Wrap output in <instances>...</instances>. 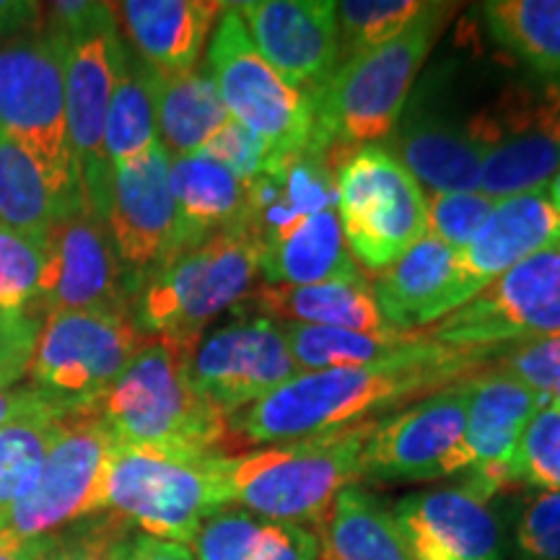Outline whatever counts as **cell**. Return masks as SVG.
I'll use <instances>...</instances> for the list:
<instances>
[{"instance_id": "7402d4cb", "label": "cell", "mask_w": 560, "mask_h": 560, "mask_svg": "<svg viewBox=\"0 0 560 560\" xmlns=\"http://www.w3.org/2000/svg\"><path fill=\"white\" fill-rule=\"evenodd\" d=\"M472 486L412 493L395 516L416 560H501V527Z\"/></svg>"}, {"instance_id": "4316f807", "label": "cell", "mask_w": 560, "mask_h": 560, "mask_svg": "<svg viewBox=\"0 0 560 560\" xmlns=\"http://www.w3.org/2000/svg\"><path fill=\"white\" fill-rule=\"evenodd\" d=\"M408 170L418 185L433 192H480L482 161L465 125L439 120V117L408 115L400 128L387 136L384 145Z\"/></svg>"}, {"instance_id": "8d00e7d4", "label": "cell", "mask_w": 560, "mask_h": 560, "mask_svg": "<svg viewBox=\"0 0 560 560\" xmlns=\"http://www.w3.org/2000/svg\"><path fill=\"white\" fill-rule=\"evenodd\" d=\"M42 276H45V244L0 229V310L34 314Z\"/></svg>"}, {"instance_id": "7a4b0ae2", "label": "cell", "mask_w": 560, "mask_h": 560, "mask_svg": "<svg viewBox=\"0 0 560 560\" xmlns=\"http://www.w3.org/2000/svg\"><path fill=\"white\" fill-rule=\"evenodd\" d=\"M454 11V3H425L395 39L342 62L312 104L314 130L306 156L325 161L338 174L353 153L387 140Z\"/></svg>"}, {"instance_id": "cb8c5ba5", "label": "cell", "mask_w": 560, "mask_h": 560, "mask_svg": "<svg viewBox=\"0 0 560 560\" xmlns=\"http://www.w3.org/2000/svg\"><path fill=\"white\" fill-rule=\"evenodd\" d=\"M140 60L159 73H185L198 62L223 3L210 0H128L112 3Z\"/></svg>"}, {"instance_id": "52a82bcc", "label": "cell", "mask_w": 560, "mask_h": 560, "mask_svg": "<svg viewBox=\"0 0 560 560\" xmlns=\"http://www.w3.org/2000/svg\"><path fill=\"white\" fill-rule=\"evenodd\" d=\"M0 132L37 161L62 213L86 202L68 132L66 70L55 34L0 45Z\"/></svg>"}, {"instance_id": "c3c4849f", "label": "cell", "mask_w": 560, "mask_h": 560, "mask_svg": "<svg viewBox=\"0 0 560 560\" xmlns=\"http://www.w3.org/2000/svg\"><path fill=\"white\" fill-rule=\"evenodd\" d=\"M42 21V5L26 0H0V39L37 30Z\"/></svg>"}, {"instance_id": "1f68e13d", "label": "cell", "mask_w": 560, "mask_h": 560, "mask_svg": "<svg viewBox=\"0 0 560 560\" xmlns=\"http://www.w3.org/2000/svg\"><path fill=\"white\" fill-rule=\"evenodd\" d=\"M301 374L304 371L369 366L408 353L420 342L418 332H353L335 327L280 325Z\"/></svg>"}, {"instance_id": "5bb4252c", "label": "cell", "mask_w": 560, "mask_h": 560, "mask_svg": "<svg viewBox=\"0 0 560 560\" xmlns=\"http://www.w3.org/2000/svg\"><path fill=\"white\" fill-rule=\"evenodd\" d=\"M560 332V240L514 265L459 310L418 330L457 348L506 350Z\"/></svg>"}, {"instance_id": "681fc988", "label": "cell", "mask_w": 560, "mask_h": 560, "mask_svg": "<svg viewBox=\"0 0 560 560\" xmlns=\"http://www.w3.org/2000/svg\"><path fill=\"white\" fill-rule=\"evenodd\" d=\"M52 548V535L19 537L0 529V560H47Z\"/></svg>"}, {"instance_id": "d4e9b609", "label": "cell", "mask_w": 560, "mask_h": 560, "mask_svg": "<svg viewBox=\"0 0 560 560\" xmlns=\"http://www.w3.org/2000/svg\"><path fill=\"white\" fill-rule=\"evenodd\" d=\"M247 301L276 325L335 327L353 332H387L392 327L363 276L312 285L257 283Z\"/></svg>"}, {"instance_id": "bcb514c9", "label": "cell", "mask_w": 560, "mask_h": 560, "mask_svg": "<svg viewBox=\"0 0 560 560\" xmlns=\"http://www.w3.org/2000/svg\"><path fill=\"white\" fill-rule=\"evenodd\" d=\"M319 537L301 524L262 522L252 560H317Z\"/></svg>"}, {"instance_id": "f907efd6", "label": "cell", "mask_w": 560, "mask_h": 560, "mask_svg": "<svg viewBox=\"0 0 560 560\" xmlns=\"http://www.w3.org/2000/svg\"><path fill=\"white\" fill-rule=\"evenodd\" d=\"M128 560H195V556L192 550H187V545L138 535L136 540H130Z\"/></svg>"}, {"instance_id": "7bdbcfd3", "label": "cell", "mask_w": 560, "mask_h": 560, "mask_svg": "<svg viewBox=\"0 0 560 560\" xmlns=\"http://www.w3.org/2000/svg\"><path fill=\"white\" fill-rule=\"evenodd\" d=\"M516 542L527 560H560V490H537L524 506Z\"/></svg>"}, {"instance_id": "5b68a950", "label": "cell", "mask_w": 560, "mask_h": 560, "mask_svg": "<svg viewBox=\"0 0 560 560\" xmlns=\"http://www.w3.org/2000/svg\"><path fill=\"white\" fill-rule=\"evenodd\" d=\"M262 242L249 223L210 234L153 270L132 296L145 338L198 342L208 322L247 301L260 276Z\"/></svg>"}, {"instance_id": "d6986e66", "label": "cell", "mask_w": 560, "mask_h": 560, "mask_svg": "<svg viewBox=\"0 0 560 560\" xmlns=\"http://www.w3.org/2000/svg\"><path fill=\"white\" fill-rule=\"evenodd\" d=\"M231 5L257 52L314 104L340 68L332 0H247Z\"/></svg>"}, {"instance_id": "e575fe53", "label": "cell", "mask_w": 560, "mask_h": 560, "mask_svg": "<svg viewBox=\"0 0 560 560\" xmlns=\"http://www.w3.org/2000/svg\"><path fill=\"white\" fill-rule=\"evenodd\" d=\"M420 0H342L335 3L340 66L395 39L423 11Z\"/></svg>"}, {"instance_id": "8fae6325", "label": "cell", "mask_w": 560, "mask_h": 560, "mask_svg": "<svg viewBox=\"0 0 560 560\" xmlns=\"http://www.w3.org/2000/svg\"><path fill=\"white\" fill-rule=\"evenodd\" d=\"M145 342L132 312H50L39 327L30 387L66 412L94 408Z\"/></svg>"}, {"instance_id": "83f0119b", "label": "cell", "mask_w": 560, "mask_h": 560, "mask_svg": "<svg viewBox=\"0 0 560 560\" xmlns=\"http://www.w3.org/2000/svg\"><path fill=\"white\" fill-rule=\"evenodd\" d=\"M172 195L179 221V252L210 234L247 223L252 185L206 156H172Z\"/></svg>"}, {"instance_id": "ac0fdd59", "label": "cell", "mask_w": 560, "mask_h": 560, "mask_svg": "<svg viewBox=\"0 0 560 560\" xmlns=\"http://www.w3.org/2000/svg\"><path fill=\"white\" fill-rule=\"evenodd\" d=\"M470 380L433 392L395 416L376 420L363 446V478L436 480L452 475V459L467 425Z\"/></svg>"}, {"instance_id": "7dc6e473", "label": "cell", "mask_w": 560, "mask_h": 560, "mask_svg": "<svg viewBox=\"0 0 560 560\" xmlns=\"http://www.w3.org/2000/svg\"><path fill=\"white\" fill-rule=\"evenodd\" d=\"M60 416H66V410L37 389H0V429L13 423H42Z\"/></svg>"}, {"instance_id": "60d3db41", "label": "cell", "mask_w": 560, "mask_h": 560, "mask_svg": "<svg viewBox=\"0 0 560 560\" xmlns=\"http://www.w3.org/2000/svg\"><path fill=\"white\" fill-rule=\"evenodd\" d=\"M195 156H206L215 164L226 166V170L240 177L242 182H255L268 174H276L283 170L285 164H278L268 145L260 138L252 136V132L236 120H229L213 132V138L208 140Z\"/></svg>"}, {"instance_id": "4fadbf2b", "label": "cell", "mask_w": 560, "mask_h": 560, "mask_svg": "<svg viewBox=\"0 0 560 560\" xmlns=\"http://www.w3.org/2000/svg\"><path fill=\"white\" fill-rule=\"evenodd\" d=\"M117 441L100 408L70 410L58 418L37 486L0 511V529L19 537H45L107 511V478Z\"/></svg>"}, {"instance_id": "30bf717a", "label": "cell", "mask_w": 560, "mask_h": 560, "mask_svg": "<svg viewBox=\"0 0 560 560\" xmlns=\"http://www.w3.org/2000/svg\"><path fill=\"white\" fill-rule=\"evenodd\" d=\"M338 215L348 252L382 272L425 236L429 195L384 145H366L335 174Z\"/></svg>"}, {"instance_id": "3957f363", "label": "cell", "mask_w": 560, "mask_h": 560, "mask_svg": "<svg viewBox=\"0 0 560 560\" xmlns=\"http://www.w3.org/2000/svg\"><path fill=\"white\" fill-rule=\"evenodd\" d=\"M198 342L149 338L102 397L104 423L120 446L179 457H223L229 418L206 400L190 374Z\"/></svg>"}, {"instance_id": "ab89813d", "label": "cell", "mask_w": 560, "mask_h": 560, "mask_svg": "<svg viewBox=\"0 0 560 560\" xmlns=\"http://www.w3.org/2000/svg\"><path fill=\"white\" fill-rule=\"evenodd\" d=\"M262 522L247 511L223 506L210 514L192 537L195 560H252Z\"/></svg>"}, {"instance_id": "484cf974", "label": "cell", "mask_w": 560, "mask_h": 560, "mask_svg": "<svg viewBox=\"0 0 560 560\" xmlns=\"http://www.w3.org/2000/svg\"><path fill=\"white\" fill-rule=\"evenodd\" d=\"M454 255L457 249L433 236H423L400 260L376 272L371 291L392 330L418 332L446 317Z\"/></svg>"}, {"instance_id": "836d02e7", "label": "cell", "mask_w": 560, "mask_h": 560, "mask_svg": "<svg viewBox=\"0 0 560 560\" xmlns=\"http://www.w3.org/2000/svg\"><path fill=\"white\" fill-rule=\"evenodd\" d=\"M156 143L159 122L151 68L140 58L128 55L109 102L107 125H104V153L112 170H117Z\"/></svg>"}, {"instance_id": "d6a6232c", "label": "cell", "mask_w": 560, "mask_h": 560, "mask_svg": "<svg viewBox=\"0 0 560 560\" xmlns=\"http://www.w3.org/2000/svg\"><path fill=\"white\" fill-rule=\"evenodd\" d=\"M58 215L62 208L37 161L0 132V229L45 244Z\"/></svg>"}, {"instance_id": "7c38bea8", "label": "cell", "mask_w": 560, "mask_h": 560, "mask_svg": "<svg viewBox=\"0 0 560 560\" xmlns=\"http://www.w3.org/2000/svg\"><path fill=\"white\" fill-rule=\"evenodd\" d=\"M208 68L231 120L260 138L278 164L304 156L314 130L312 102L257 52L231 3H223L213 30Z\"/></svg>"}, {"instance_id": "44dd1931", "label": "cell", "mask_w": 560, "mask_h": 560, "mask_svg": "<svg viewBox=\"0 0 560 560\" xmlns=\"http://www.w3.org/2000/svg\"><path fill=\"white\" fill-rule=\"evenodd\" d=\"M558 240L560 213L552 208L545 187L499 200L478 234L454 255L446 314L459 310L503 272Z\"/></svg>"}, {"instance_id": "277c9868", "label": "cell", "mask_w": 560, "mask_h": 560, "mask_svg": "<svg viewBox=\"0 0 560 560\" xmlns=\"http://www.w3.org/2000/svg\"><path fill=\"white\" fill-rule=\"evenodd\" d=\"M42 19H47L45 32L55 34L62 47L68 132L79 161L83 198L107 221L115 170L104 153V125L130 52L122 45L112 3L62 0L42 5Z\"/></svg>"}, {"instance_id": "603a6c76", "label": "cell", "mask_w": 560, "mask_h": 560, "mask_svg": "<svg viewBox=\"0 0 560 560\" xmlns=\"http://www.w3.org/2000/svg\"><path fill=\"white\" fill-rule=\"evenodd\" d=\"M262 283L312 285L361 276L342 236L338 202L310 210L262 236Z\"/></svg>"}, {"instance_id": "2e32d148", "label": "cell", "mask_w": 560, "mask_h": 560, "mask_svg": "<svg viewBox=\"0 0 560 560\" xmlns=\"http://www.w3.org/2000/svg\"><path fill=\"white\" fill-rule=\"evenodd\" d=\"M107 229L132 296L153 270L179 252L172 156L161 140L112 174Z\"/></svg>"}, {"instance_id": "74e56055", "label": "cell", "mask_w": 560, "mask_h": 560, "mask_svg": "<svg viewBox=\"0 0 560 560\" xmlns=\"http://www.w3.org/2000/svg\"><path fill=\"white\" fill-rule=\"evenodd\" d=\"M514 478L540 490H560V410L552 405H542L524 429Z\"/></svg>"}, {"instance_id": "9c48e42d", "label": "cell", "mask_w": 560, "mask_h": 560, "mask_svg": "<svg viewBox=\"0 0 560 560\" xmlns=\"http://www.w3.org/2000/svg\"><path fill=\"white\" fill-rule=\"evenodd\" d=\"M229 457H179L117 444L107 478V511L149 537L190 545L210 514L229 506Z\"/></svg>"}, {"instance_id": "f546056e", "label": "cell", "mask_w": 560, "mask_h": 560, "mask_svg": "<svg viewBox=\"0 0 560 560\" xmlns=\"http://www.w3.org/2000/svg\"><path fill=\"white\" fill-rule=\"evenodd\" d=\"M161 145L170 156H195L229 120L219 89L206 70L159 73L151 68Z\"/></svg>"}, {"instance_id": "e0dca14e", "label": "cell", "mask_w": 560, "mask_h": 560, "mask_svg": "<svg viewBox=\"0 0 560 560\" xmlns=\"http://www.w3.org/2000/svg\"><path fill=\"white\" fill-rule=\"evenodd\" d=\"M195 387L223 416L260 402L301 374L283 327L257 317L202 335L192 350Z\"/></svg>"}, {"instance_id": "9a60e30c", "label": "cell", "mask_w": 560, "mask_h": 560, "mask_svg": "<svg viewBox=\"0 0 560 560\" xmlns=\"http://www.w3.org/2000/svg\"><path fill=\"white\" fill-rule=\"evenodd\" d=\"M89 310L132 312V291L107 221L81 202L47 231L45 276L34 314Z\"/></svg>"}, {"instance_id": "ba28073f", "label": "cell", "mask_w": 560, "mask_h": 560, "mask_svg": "<svg viewBox=\"0 0 560 560\" xmlns=\"http://www.w3.org/2000/svg\"><path fill=\"white\" fill-rule=\"evenodd\" d=\"M480 153V192L493 200L542 190L560 172V79L509 81L467 117Z\"/></svg>"}, {"instance_id": "ffe728a7", "label": "cell", "mask_w": 560, "mask_h": 560, "mask_svg": "<svg viewBox=\"0 0 560 560\" xmlns=\"http://www.w3.org/2000/svg\"><path fill=\"white\" fill-rule=\"evenodd\" d=\"M467 425L452 459V475L467 472V486L493 495L495 490L516 482L514 465L522 433L545 405V392L490 366L472 376Z\"/></svg>"}, {"instance_id": "6da1fadb", "label": "cell", "mask_w": 560, "mask_h": 560, "mask_svg": "<svg viewBox=\"0 0 560 560\" xmlns=\"http://www.w3.org/2000/svg\"><path fill=\"white\" fill-rule=\"evenodd\" d=\"M501 353L420 338L408 353L382 363L304 371L260 402L229 416L231 436L240 433L247 444H283L366 423L374 412L418 402L450 384L472 380L493 366Z\"/></svg>"}, {"instance_id": "f6af8a7d", "label": "cell", "mask_w": 560, "mask_h": 560, "mask_svg": "<svg viewBox=\"0 0 560 560\" xmlns=\"http://www.w3.org/2000/svg\"><path fill=\"white\" fill-rule=\"evenodd\" d=\"M39 327L37 314L0 310V389H13L30 374Z\"/></svg>"}, {"instance_id": "4dcf8cb0", "label": "cell", "mask_w": 560, "mask_h": 560, "mask_svg": "<svg viewBox=\"0 0 560 560\" xmlns=\"http://www.w3.org/2000/svg\"><path fill=\"white\" fill-rule=\"evenodd\" d=\"M490 37L545 79H560V0H493L482 5Z\"/></svg>"}, {"instance_id": "ee69618b", "label": "cell", "mask_w": 560, "mask_h": 560, "mask_svg": "<svg viewBox=\"0 0 560 560\" xmlns=\"http://www.w3.org/2000/svg\"><path fill=\"white\" fill-rule=\"evenodd\" d=\"M493 366L532 389L550 392L560 384V332L506 348Z\"/></svg>"}, {"instance_id": "b9f144b4", "label": "cell", "mask_w": 560, "mask_h": 560, "mask_svg": "<svg viewBox=\"0 0 560 560\" xmlns=\"http://www.w3.org/2000/svg\"><path fill=\"white\" fill-rule=\"evenodd\" d=\"M128 529L130 522L107 511L100 520L75 527L68 535H52L47 560H128Z\"/></svg>"}, {"instance_id": "f35d334b", "label": "cell", "mask_w": 560, "mask_h": 560, "mask_svg": "<svg viewBox=\"0 0 560 560\" xmlns=\"http://www.w3.org/2000/svg\"><path fill=\"white\" fill-rule=\"evenodd\" d=\"M495 202L499 200L482 192H433L429 195L425 236H433L452 249H462L488 221Z\"/></svg>"}, {"instance_id": "8992f818", "label": "cell", "mask_w": 560, "mask_h": 560, "mask_svg": "<svg viewBox=\"0 0 560 560\" xmlns=\"http://www.w3.org/2000/svg\"><path fill=\"white\" fill-rule=\"evenodd\" d=\"M376 420L229 457L231 503L272 522H325L342 488L363 478L361 457Z\"/></svg>"}, {"instance_id": "f1b7e54d", "label": "cell", "mask_w": 560, "mask_h": 560, "mask_svg": "<svg viewBox=\"0 0 560 560\" xmlns=\"http://www.w3.org/2000/svg\"><path fill=\"white\" fill-rule=\"evenodd\" d=\"M319 529L317 560H416L397 516L359 486L340 490Z\"/></svg>"}, {"instance_id": "d590c367", "label": "cell", "mask_w": 560, "mask_h": 560, "mask_svg": "<svg viewBox=\"0 0 560 560\" xmlns=\"http://www.w3.org/2000/svg\"><path fill=\"white\" fill-rule=\"evenodd\" d=\"M55 431L58 418L0 429V511L11 509L37 486Z\"/></svg>"}, {"instance_id": "816d5d0a", "label": "cell", "mask_w": 560, "mask_h": 560, "mask_svg": "<svg viewBox=\"0 0 560 560\" xmlns=\"http://www.w3.org/2000/svg\"><path fill=\"white\" fill-rule=\"evenodd\" d=\"M545 192H548L552 208H556L558 213H560V172L548 182V187H545Z\"/></svg>"}]
</instances>
